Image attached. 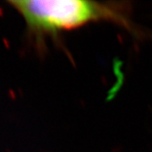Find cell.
<instances>
[{
	"mask_svg": "<svg viewBox=\"0 0 152 152\" xmlns=\"http://www.w3.org/2000/svg\"><path fill=\"white\" fill-rule=\"evenodd\" d=\"M12 8L20 15L28 33L39 42L46 37L97 21H113L130 28L124 7L115 3L86 0H11Z\"/></svg>",
	"mask_w": 152,
	"mask_h": 152,
	"instance_id": "6da1fadb",
	"label": "cell"
}]
</instances>
